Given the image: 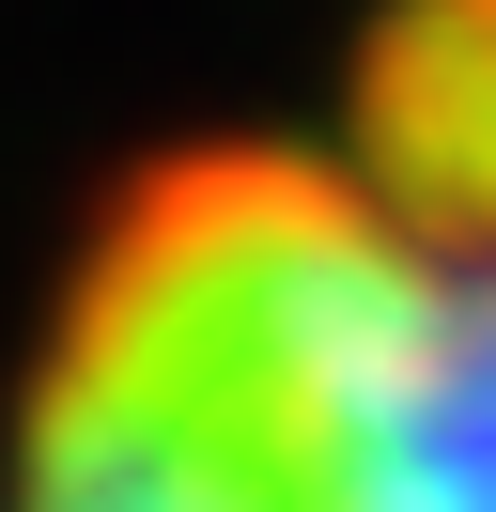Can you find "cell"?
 <instances>
[{
  "label": "cell",
  "mask_w": 496,
  "mask_h": 512,
  "mask_svg": "<svg viewBox=\"0 0 496 512\" xmlns=\"http://www.w3.org/2000/svg\"><path fill=\"white\" fill-rule=\"evenodd\" d=\"M0 512H496V249L326 125L124 156L31 295Z\"/></svg>",
  "instance_id": "cell-1"
}]
</instances>
